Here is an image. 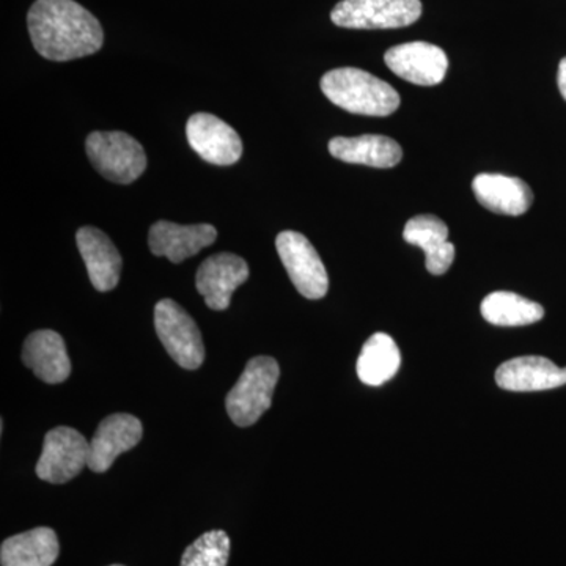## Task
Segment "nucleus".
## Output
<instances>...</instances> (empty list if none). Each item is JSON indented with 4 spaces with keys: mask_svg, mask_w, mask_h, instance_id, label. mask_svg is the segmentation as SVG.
I'll return each instance as SVG.
<instances>
[{
    "mask_svg": "<svg viewBox=\"0 0 566 566\" xmlns=\"http://www.w3.org/2000/svg\"><path fill=\"white\" fill-rule=\"evenodd\" d=\"M401 354L390 335H371L357 359V376L364 385L378 387L390 381L400 370Z\"/></svg>",
    "mask_w": 566,
    "mask_h": 566,
    "instance_id": "21",
    "label": "nucleus"
},
{
    "mask_svg": "<svg viewBox=\"0 0 566 566\" xmlns=\"http://www.w3.org/2000/svg\"><path fill=\"white\" fill-rule=\"evenodd\" d=\"M476 200L495 214L521 216L534 202L526 181L501 174H479L472 181Z\"/></svg>",
    "mask_w": 566,
    "mask_h": 566,
    "instance_id": "18",
    "label": "nucleus"
},
{
    "mask_svg": "<svg viewBox=\"0 0 566 566\" xmlns=\"http://www.w3.org/2000/svg\"><path fill=\"white\" fill-rule=\"evenodd\" d=\"M249 279L245 260L234 253H216L200 264L196 275L197 292L205 297V304L211 311L222 312L229 308L232 294Z\"/></svg>",
    "mask_w": 566,
    "mask_h": 566,
    "instance_id": "11",
    "label": "nucleus"
},
{
    "mask_svg": "<svg viewBox=\"0 0 566 566\" xmlns=\"http://www.w3.org/2000/svg\"><path fill=\"white\" fill-rule=\"evenodd\" d=\"M495 382L510 392H539L566 385V367L542 356L506 360L495 370Z\"/></svg>",
    "mask_w": 566,
    "mask_h": 566,
    "instance_id": "14",
    "label": "nucleus"
},
{
    "mask_svg": "<svg viewBox=\"0 0 566 566\" xmlns=\"http://www.w3.org/2000/svg\"><path fill=\"white\" fill-rule=\"evenodd\" d=\"M22 363L48 385H61L71 375V360L62 335L55 331H36L25 338Z\"/></svg>",
    "mask_w": 566,
    "mask_h": 566,
    "instance_id": "16",
    "label": "nucleus"
},
{
    "mask_svg": "<svg viewBox=\"0 0 566 566\" xmlns=\"http://www.w3.org/2000/svg\"><path fill=\"white\" fill-rule=\"evenodd\" d=\"M61 546L57 534L50 527H36L24 534L10 536L0 547L2 566H52Z\"/></svg>",
    "mask_w": 566,
    "mask_h": 566,
    "instance_id": "20",
    "label": "nucleus"
},
{
    "mask_svg": "<svg viewBox=\"0 0 566 566\" xmlns=\"http://www.w3.org/2000/svg\"><path fill=\"white\" fill-rule=\"evenodd\" d=\"M275 249L297 292L307 300H322L329 290V277L318 252L304 234L286 230L275 238Z\"/></svg>",
    "mask_w": 566,
    "mask_h": 566,
    "instance_id": "8",
    "label": "nucleus"
},
{
    "mask_svg": "<svg viewBox=\"0 0 566 566\" xmlns=\"http://www.w3.org/2000/svg\"><path fill=\"white\" fill-rule=\"evenodd\" d=\"M329 153L335 159L348 164H363L376 169H390L403 158L398 142L378 134L359 137H334L329 142Z\"/></svg>",
    "mask_w": 566,
    "mask_h": 566,
    "instance_id": "19",
    "label": "nucleus"
},
{
    "mask_svg": "<svg viewBox=\"0 0 566 566\" xmlns=\"http://www.w3.org/2000/svg\"><path fill=\"white\" fill-rule=\"evenodd\" d=\"M111 566H123V565H111Z\"/></svg>",
    "mask_w": 566,
    "mask_h": 566,
    "instance_id": "25",
    "label": "nucleus"
},
{
    "mask_svg": "<svg viewBox=\"0 0 566 566\" xmlns=\"http://www.w3.org/2000/svg\"><path fill=\"white\" fill-rule=\"evenodd\" d=\"M422 14L420 0H342L331 20L345 29H398L415 24Z\"/></svg>",
    "mask_w": 566,
    "mask_h": 566,
    "instance_id": "6",
    "label": "nucleus"
},
{
    "mask_svg": "<svg viewBox=\"0 0 566 566\" xmlns=\"http://www.w3.org/2000/svg\"><path fill=\"white\" fill-rule=\"evenodd\" d=\"M480 311L488 323L505 327L528 326L545 316L542 305L510 292L488 294Z\"/></svg>",
    "mask_w": 566,
    "mask_h": 566,
    "instance_id": "22",
    "label": "nucleus"
},
{
    "mask_svg": "<svg viewBox=\"0 0 566 566\" xmlns=\"http://www.w3.org/2000/svg\"><path fill=\"white\" fill-rule=\"evenodd\" d=\"M557 85L558 91H560V95L564 96L566 102V57L562 59L560 65H558Z\"/></svg>",
    "mask_w": 566,
    "mask_h": 566,
    "instance_id": "24",
    "label": "nucleus"
},
{
    "mask_svg": "<svg viewBox=\"0 0 566 566\" xmlns=\"http://www.w3.org/2000/svg\"><path fill=\"white\" fill-rule=\"evenodd\" d=\"M88 457L91 441L80 431L70 427L52 428L44 436L43 452L35 472L43 482L61 485L80 475L82 469L88 468Z\"/></svg>",
    "mask_w": 566,
    "mask_h": 566,
    "instance_id": "7",
    "label": "nucleus"
},
{
    "mask_svg": "<svg viewBox=\"0 0 566 566\" xmlns=\"http://www.w3.org/2000/svg\"><path fill=\"white\" fill-rule=\"evenodd\" d=\"M36 52L48 61L69 62L102 50V24L74 0H36L28 14Z\"/></svg>",
    "mask_w": 566,
    "mask_h": 566,
    "instance_id": "1",
    "label": "nucleus"
},
{
    "mask_svg": "<svg viewBox=\"0 0 566 566\" xmlns=\"http://www.w3.org/2000/svg\"><path fill=\"white\" fill-rule=\"evenodd\" d=\"M142 434L144 427L137 417L123 412L107 416L93 434L88 469L96 474L109 471L111 465L122 453L139 444Z\"/></svg>",
    "mask_w": 566,
    "mask_h": 566,
    "instance_id": "12",
    "label": "nucleus"
},
{
    "mask_svg": "<svg viewBox=\"0 0 566 566\" xmlns=\"http://www.w3.org/2000/svg\"><path fill=\"white\" fill-rule=\"evenodd\" d=\"M155 329L175 363L186 370H197L205 360V346L192 316L175 303L161 300L155 307Z\"/></svg>",
    "mask_w": 566,
    "mask_h": 566,
    "instance_id": "5",
    "label": "nucleus"
},
{
    "mask_svg": "<svg viewBox=\"0 0 566 566\" xmlns=\"http://www.w3.org/2000/svg\"><path fill=\"white\" fill-rule=\"evenodd\" d=\"M76 241L92 285L98 292H112L120 282L122 256L111 238L95 227H82Z\"/></svg>",
    "mask_w": 566,
    "mask_h": 566,
    "instance_id": "15",
    "label": "nucleus"
},
{
    "mask_svg": "<svg viewBox=\"0 0 566 566\" xmlns=\"http://www.w3.org/2000/svg\"><path fill=\"white\" fill-rule=\"evenodd\" d=\"M218 230L210 223L180 226L169 221L153 223L148 232V245L153 255L166 256L172 263H181L214 243Z\"/></svg>",
    "mask_w": 566,
    "mask_h": 566,
    "instance_id": "13",
    "label": "nucleus"
},
{
    "mask_svg": "<svg viewBox=\"0 0 566 566\" xmlns=\"http://www.w3.org/2000/svg\"><path fill=\"white\" fill-rule=\"evenodd\" d=\"M229 556V535L223 531H211L186 547L180 566H227Z\"/></svg>",
    "mask_w": 566,
    "mask_h": 566,
    "instance_id": "23",
    "label": "nucleus"
},
{
    "mask_svg": "<svg viewBox=\"0 0 566 566\" xmlns=\"http://www.w3.org/2000/svg\"><path fill=\"white\" fill-rule=\"evenodd\" d=\"M281 368L270 356H256L245 365L243 375L226 398L230 419L238 427L245 428L259 422L260 417L273 405Z\"/></svg>",
    "mask_w": 566,
    "mask_h": 566,
    "instance_id": "3",
    "label": "nucleus"
},
{
    "mask_svg": "<svg viewBox=\"0 0 566 566\" xmlns=\"http://www.w3.org/2000/svg\"><path fill=\"white\" fill-rule=\"evenodd\" d=\"M322 92L340 109L368 117H387L401 104L392 85L359 69L327 71L322 80Z\"/></svg>",
    "mask_w": 566,
    "mask_h": 566,
    "instance_id": "2",
    "label": "nucleus"
},
{
    "mask_svg": "<svg viewBox=\"0 0 566 566\" xmlns=\"http://www.w3.org/2000/svg\"><path fill=\"white\" fill-rule=\"evenodd\" d=\"M385 62L398 77L422 87L441 84L449 70L446 52L424 41L390 48L386 52Z\"/></svg>",
    "mask_w": 566,
    "mask_h": 566,
    "instance_id": "10",
    "label": "nucleus"
},
{
    "mask_svg": "<svg viewBox=\"0 0 566 566\" xmlns=\"http://www.w3.org/2000/svg\"><path fill=\"white\" fill-rule=\"evenodd\" d=\"M406 243L423 249L428 273L446 274L455 260V245L449 241V227L433 214L409 219L403 230Z\"/></svg>",
    "mask_w": 566,
    "mask_h": 566,
    "instance_id": "17",
    "label": "nucleus"
},
{
    "mask_svg": "<svg viewBox=\"0 0 566 566\" xmlns=\"http://www.w3.org/2000/svg\"><path fill=\"white\" fill-rule=\"evenodd\" d=\"M85 150L92 166L118 185H132L147 169L144 147L126 133H92L85 140Z\"/></svg>",
    "mask_w": 566,
    "mask_h": 566,
    "instance_id": "4",
    "label": "nucleus"
},
{
    "mask_svg": "<svg viewBox=\"0 0 566 566\" xmlns=\"http://www.w3.org/2000/svg\"><path fill=\"white\" fill-rule=\"evenodd\" d=\"M186 137L192 150L214 166H232L243 156L240 134L216 115L193 114L186 125Z\"/></svg>",
    "mask_w": 566,
    "mask_h": 566,
    "instance_id": "9",
    "label": "nucleus"
}]
</instances>
